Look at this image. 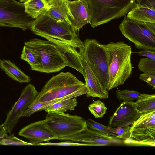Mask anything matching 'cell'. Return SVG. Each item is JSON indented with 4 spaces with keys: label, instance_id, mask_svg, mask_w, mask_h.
Returning a JSON list of instances; mask_svg holds the SVG:
<instances>
[{
    "label": "cell",
    "instance_id": "cell-15",
    "mask_svg": "<svg viewBox=\"0 0 155 155\" xmlns=\"http://www.w3.org/2000/svg\"><path fill=\"white\" fill-rule=\"evenodd\" d=\"M123 143L130 146L155 147V127H131L129 136Z\"/></svg>",
    "mask_w": 155,
    "mask_h": 155
},
{
    "label": "cell",
    "instance_id": "cell-4",
    "mask_svg": "<svg viewBox=\"0 0 155 155\" xmlns=\"http://www.w3.org/2000/svg\"><path fill=\"white\" fill-rule=\"evenodd\" d=\"M87 0L90 14L89 23L94 28L125 15L136 0Z\"/></svg>",
    "mask_w": 155,
    "mask_h": 155
},
{
    "label": "cell",
    "instance_id": "cell-33",
    "mask_svg": "<svg viewBox=\"0 0 155 155\" xmlns=\"http://www.w3.org/2000/svg\"><path fill=\"white\" fill-rule=\"evenodd\" d=\"M36 145L39 146H87V145L83 143L74 142L70 140L65 141L52 143L49 142L46 143H40L37 144Z\"/></svg>",
    "mask_w": 155,
    "mask_h": 155
},
{
    "label": "cell",
    "instance_id": "cell-31",
    "mask_svg": "<svg viewBox=\"0 0 155 155\" xmlns=\"http://www.w3.org/2000/svg\"><path fill=\"white\" fill-rule=\"evenodd\" d=\"M139 79L155 89V71L143 73L140 75Z\"/></svg>",
    "mask_w": 155,
    "mask_h": 155
},
{
    "label": "cell",
    "instance_id": "cell-5",
    "mask_svg": "<svg viewBox=\"0 0 155 155\" xmlns=\"http://www.w3.org/2000/svg\"><path fill=\"white\" fill-rule=\"evenodd\" d=\"M119 28L123 35L137 49L155 51V23L140 21L125 16Z\"/></svg>",
    "mask_w": 155,
    "mask_h": 155
},
{
    "label": "cell",
    "instance_id": "cell-7",
    "mask_svg": "<svg viewBox=\"0 0 155 155\" xmlns=\"http://www.w3.org/2000/svg\"><path fill=\"white\" fill-rule=\"evenodd\" d=\"M46 126L58 138L71 136L88 128L81 116L63 113H50L44 120Z\"/></svg>",
    "mask_w": 155,
    "mask_h": 155
},
{
    "label": "cell",
    "instance_id": "cell-37",
    "mask_svg": "<svg viewBox=\"0 0 155 155\" xmlns=\"http://www.w3.org/2000/svg\"><path fill=\"white\" fill-rule=\"evenodd\" d=\"M47 5L54 0H43Z\"/></svg>",
    "mask_w": 155,
    "mask_h": 155
},
{
    "label": "cell",
    "instance_id": "cell-36",
    "mask_svg": "<svg viewBox=\"0 0 155 155\" xmlns=\"http://www.w3.org/2000/svg\"><path fill=\"white\" fill-rule=\"evenodd\" d=\"M7 132L3 124L0 125V142L8 135Z\"/></svg>",
    "mask_w": 155,
    "mask_h": 155
},
{
    "label": "cell",
    "instance_id": "cell-20",
    "mask_svg": "<svg viewBox=\"0 0 155 155\" xmlns=\"http://www.w3.org/2000/svg\"><path fill=\"white\" fill-rule=\"evenodd\" d=\"M0 68L9 77L20 83H28L31 81L28 76L9 60H1Z\"/></svg>",
    "mask_w": 155,
    "mask_h": 155
},
{
    "label": "cell",
    "instance_id": "cell-28",
    "mask_svg": "<svg viewBox=\"0 0 155 155\" xmlns=\"http://www.w3.org/2000/svg\"><path fill=\"white\" fill-rule=\"evenodd\" d=\"M86 120L87 127L90 129L103 133L109 135L117 136L116 134L113 132V128L104 125L91 119H88Z\"/></svg>",
    "mask_w": 155,
    "mask_h": 155
},
{
    "label": "cell",
    "instance_id": "cell-6",
    "mask_svg": "<svg viewBox=\"0 0 155 155\" xmlns=\"http://www.w3.org/2000/svg\"><path fill=\"white\" fill-rule=\"evenodd\" d=\"M24 44L39 58L40 63L35 71L47 73L56 72L66 66L53 42L48 40L33 38L25 42Z\"/></svg>",
    "mask_w": 155,
    "mask_h": 155
},
{
    "label": "cell",
    "instance_id": "cell-23",
    "mask_svg": "<svg viewBox=\"0 0 155 155\" xmlns=\"http://www.w3.org/2000/svg\"><path fill=\"white\" fill-rule=\"evenodd\" d=\"M78 102L76 97L70 98L57 102L44 110L48 113H63L68 110H74Z\"/></svg>",
    "mask_w": 155,
    "mask_h": 155
},
{
    "label": "cell",
    "instance_id": "cell-13",
    "mask_svg": "<svg viewBox=\"0 0 155 155\" xmlns=\"http://www.w3.org/2000/svg\"><path fill=\"white\" fill-rule=\"evenodd\" d=\"M19 135L27 138L29 143L36 145L43 142L57 139V137L46 126L44 120L31 123L24 127Z\"/></svg>",
    "mask_w": 155,
    "mask_h": 155
},
{
    "label": "cell",
    "instance_id": "cell-8",
    "mask_svg": "<svg viewBox=\"0 0 155 155\" xmlns=\"http://www.w3.org/2000/svg\"><path fill=\"white\" fill-rule=\"evenodd\" d=\"M84 43L83 58L107 90L109 76L105 51L96 39H87Z\"/></svg>",
    "mask_w": 155,
    "mask_h": 155
},
{
    "label": "cell",
    "instance_id": "cell-1",
    "mask_svg": "<svg viewBox=\"0 0 155 155\" xmlns=\"http://www.w3.org/2000/svg\"><path fill=\"white\" fill-rule=\"evenodd\" d=\"M107 54L109 76L107 90L123 84L131 76L132 48L124 41L102 44Z\"/></svg>",
    "mask_w": 155,
    "mask_h": 155
},
{
    "label": "cell",
    "instance_id": "cell-21",
    "mask_svg": "<svg viewBox=\"0 0 155 155\" xmlns=\"http://www.w3.org/2000/svg\"><path fill=\"white\" fill-rule=\"evenodd\" d=\"M135 103L140 115L155 111V95L154 94L142 93Z\"/></svg>",
    "mask_w": 155,
    "mask_h": 155
},
{
    "label": "cell",
    "instance_id": "cell-12",
    "mask_svg": "<svg viewBox=\"0 0 155 155\" xmlns=\"http://www.w3.org/2000/svg\"><path fill=\"white\" fill-rule=\"evenodd\" d=\"M140 116L135 102L123 101L110 118L108 126L112 128L132 125Z\"/></svg>",
    "mask_w": 155,
    "mask_h": 155
},
{
    "label": "cell",
    "instance_id": "cell-29",
    "mask_svg": "<svg viewBox=\"0 0 155 155\" xmlns=\"http://www.w3.org/2000/svg\"><path fill=\"white\" fill-rule=\"evenodd\" d=\"M138 66L143 73L155 71V61L147 57L140 59Z\"/></svg>",
    "mask_w": 155,
    "mask_h": 155
},
{
    "label": "cell",
    "instance_id": "cell-24",
    "mask_svg": "<svg viewBox=\"0 0 155 155\" xmlns=\"http://www.w3.org/2000/svg\"><path fill=\"white\" fill-rule=\"evenodd\" d=\"M21 58L27 62L30 66V69L33 70L35 71L40 63L38 56L25 45L23 47Z\"/></svg>",
    "mask_w": 155,
    "mask_h": 155
},
{
    "label": "cell",
    "instance_id": "cell-16",
    "mask_svg": "<svg viewBox=\"0 0 155 155\" xmlns=\"http://www.w3.org/2000/svg\"><path fill=\"white\" fill-rule=\"evenodd\" d=\"M82 63L87 89L86 96L98 97L101 99L109 98L108 91L102 85L99 80L84 58Z\"/></svg>",
    "mask_w": 155,
    "mask_h": 155
},
{
    "label": "cell",
    "instance_id": "cell-3",
    "mask_svg": "<svg viewBox=\"0 0 155 155\" xmlns=\"http://www.w3.org/2000/svg\"><path fill=\"white\" fill-rule=\"evenodd\" d=\"M31 29L35 34L47 40L55 39L80 49L84 48V43L72 27L45 13L35 20Z\"/></svg>",
    "mask_w": 155,
    "mask_h": 155
},
{
    "label": "cell",
    "instance_id": "cell-39",
    "mask_svg": "<svg viewBox=\"0 0 155 155\" xmlns=\"http://www.w3.org/2000/svg\"><path fill=\"white\" fill-rule=\"evenodd\" d=\"M0 61H1V60H0Z\"/></svg>",
    "mask_w": 155,
    "mask_h": 155
},
{
    "label": "cell",
    "instance_id": "cell-26",
    "mask_svg": "<svg viewBox=\"0 0 155 155\" xmlns=\"http://www.w3.org/2000/svg\"><path fill=\"white\" fill-rule=\"evenodd\" d=\"M88 106V109L96 118H102L106 113L107 108L104 103L99 100H94Z\"/></svg>",
    "mask_w": 155,
    "mask_h": 155
},
{
    "label": "cell",
    "instance_id": "cell-25",
    "mask_svg": "<svg viewBox=\"0 0 155 155\" xmlns=\"http://www.w3.org/2000/svg\"><path fill=\"white\" fill-rule=\"evenodd\" d=\"M155 127V111L142 114L132 125V127Z\"/></svg>",
    "mask_w": 155,
    "mask_h": 155
},
{
    "label": "cell",
    "instance_id": "cell-9",
    "mask_svg": "<svg viewBox=\"0 0 155 155\" xmlns=\"http://www.w3.org/2000/svg\"><path fill=\"white\" fill-rule=\"evenodd\" d=\"M35 19L25 11L24 3L16 0H0V26L31 29Z\"/></svg>",
    "mask_w": 155,
    "mask_h": 155
},
{
    "label": "cell",
    "instance_id": "cell-34",
    "mask_svg": "<svg viewBox=\"0 0 155 155\" xmlns=\"http://www.w3.org/2000/svg\"><path fill=\"white\" fill-rule=\"evenodd\" d=\"M135 3L155 10V0H136Z\"/></svg>",
    "mask_w": 155,
    "mask_h": 155
},
{
    "label": "cell",
    "instance_id": "cell-22",
    "mask_svg": "<svg viewBox=\"0 0 155 155\" xmlns=\"http://www.w3.org/2000/svg\"><path fill=\"white\" fill-rule=\"evenodd\" d=\"M24 3L26 12L35 19L45 13L48 8L43 0H28Z\"/></svg>",
    "mask_w": 155,
    "mask_h": 155
},
{
    "label": "cell",
    "instance_id": "cell-32",
    "mask_svg": "<svg viewBox=\"0 0 155 155\" xmlns=\"http://www.w3.org/2000/svg\"><path fill=\"white\" fill-rule=\"evenodd\" d=\"M131 127L128 126L113 128V132L117 137L124 140L128 137Z\"/></svg>",
    "mask_w": 155,
    "mask_h": 155
},
{
    "label": "cell",
    "instance_id": "cell-18",
    "mask_svg": "<svg viewBox=\"0 0 155 155\" xmlns=\"http://www.w3.org/2000/svg\"><path fill=\"white\" fill-rule=\"evenodd\" d=\"M48 5L45 14L56 20L67 23L74 29V19L66 0H54Z\"/></svg>",
    "mask_w": 155,
    "mask_h": 155
},
{
    "label": "cell",
    "instance_id": "cell-30",
    "mask_svg": "<svg viewBox=\"0 0 155 155\" xmlns=\"http://www.w3.org/2000/svg\"><path fill=\"white\" fill-rule=\"evenodd\" d=\"M0 144L11 145H34L30 143L23 141L16 137L14 134L8 136L3 138L0 142Z\"/></svg>",
    "mask_w": 155,
    "mask_h": 155
},
{
    "label": "cell",
    "instance_id": "cell-14",
    "mask_svg": "<svg viewBox=\"0 0 155 155\" xmlns=\"http://www.w3.org/2000/svg\"><path fill=\"white\" fill-rule=\"evenodd\" d=\"M54 43L64 60L66 66L75 69L84 76L82 63L84 49L76 48L69 44L56 39L47 40Z\"/></svg>",
    "mask_w": 155,
    "mask_h": 155
},
{
    "label": "cell",
    "instance_id": "cell-35",
    "mask_svg": "<svg viewBox=\"0 0 155 155\" xmlns=\"http://www.w3.org/2000/svg\"><path fill=\"white\" fill-rule=\"evenodd\" d=\"M138 55L145 56L155 61V51L149 50H142L138 52Z\"/></svg>",
    "mask_w": 155,
    "mask_h": 155
},
{
    "label": "cell",
    "instance_id": "cell-41",
    "mask_svg": "<svg viewBox=\"0 0 155 155\" xmlns=\"http://www.w3.org/2000/svg\"></svg>",
    "mask_w": 155,
    "mask_h": 155
},
{
    "label": "cell",
    "instance_id": "cell-11",
    "mask_svg": "<svg viewBox=\"0 0 155 155\" xmlns=\"http://www.w3.org/2000/svg\"><path fill=\"white\" fill-rule=\"evenodd\" d=\"M57 139L80 142L86 144L87 146L121 144L124 141V140L117 136L109 135L88 128L72 135L59 137Z\"/></svg>",
    "mask_w": 155,
    "mask_h": 155
},
{
    "label": "cell",
    "instance_id": "cell-38",
    "mask_svg": "<svg viewBox=\"0 0 155 155\" xmlns=\"http://www.w3.org/2000/svg\"><path fill=\"white\" fill-rule=\"evenodd\" d=\"M21 2L24 3L28 0H19Z\"/></svg>",
    "mask_w": 155,
    "mask_h": 155
},
{
    "label": "cell",
    "instance_id": "cell-17",
    "mask_svg": "<svg viewBox=\"0 0 155 155\" xmlns=\"http://www.w3.org/2000/svg\"><path fill=\"white\" fill-rule=\"evenodd\" d=\"M66 2L74 18V29L76 31L89 23L90 14L87 0H66Z\"/></svg>",
    "mask_w": 155,
    "mask_h": 155
},
{
    "label": "cell",
    "instance_id": "cell-2",
    "mask_svg": "<svg viewBox=\"0 0 155 155\" xmlns=\"http://www.w3.org/2000/svg\"><path fill=\"white\" fill-rule=\"evenodd\" d=\"M87 93L85 84L70 72H61L48 81L31 104L64 97L74 98Z\"/></svg>",
    "mask_w": 155,
    "mask_h": 155
},
{
    "label": "cell",
    "instance_id": "cell-40",
    "mask_svg": "<svg viewBox=\"0 0 155 155\" xmlns=\"http://www.w3.org/2000/svg\"></svg>",
    "mask_w": 155,
    "mask_h": 155
},
{
    "label": "cell",
    "instance_id": "cell-10",
    "mask_svg": "<svg viewBox=\"0 0 155 155\" xmlns=\"http://www.w3.org/2000/svg\"><path fill=\"white\" fill-rule=\"evenodd\" d=\"M38 92L31 84L27 85L22 90L21 95L7 114L3 124L7 133L10 134L19 118L34 100Z\"/></svg>",
    "mask_w": 155,
    "mask_h": 155
},
{
    "label": "cell",
    "instance_id": "cell-19",
    "mask_svg": "<svg viewBox=\"0 0 155 155\" xmlns=\"http://www.w3.org/2000/svg\"><path fill=\"white\" fill-rule=\"evenodd\" d=\"M126 16L140 21L155 23V10L136 3Z\"/></svg>",
    "mask_w": 155,
    "mask_h": 155
},
{
    "label": "cell",
    "instance_id": "cell-27",
    "mask_svg": "<svg viewBox=\"0 0 155 155\" xmlns=\"http://www.w3.org/2000/svg\"><path fill=\"white\" fill-rule=\"evenodd\" d=\"M116 93L117 98L120 101H130L137 100L142 94L136 91L127 89H117L116 91Z\"/></svg>",
    "mask_w": 155,
    "mask_h": 155
}]
</instances>
